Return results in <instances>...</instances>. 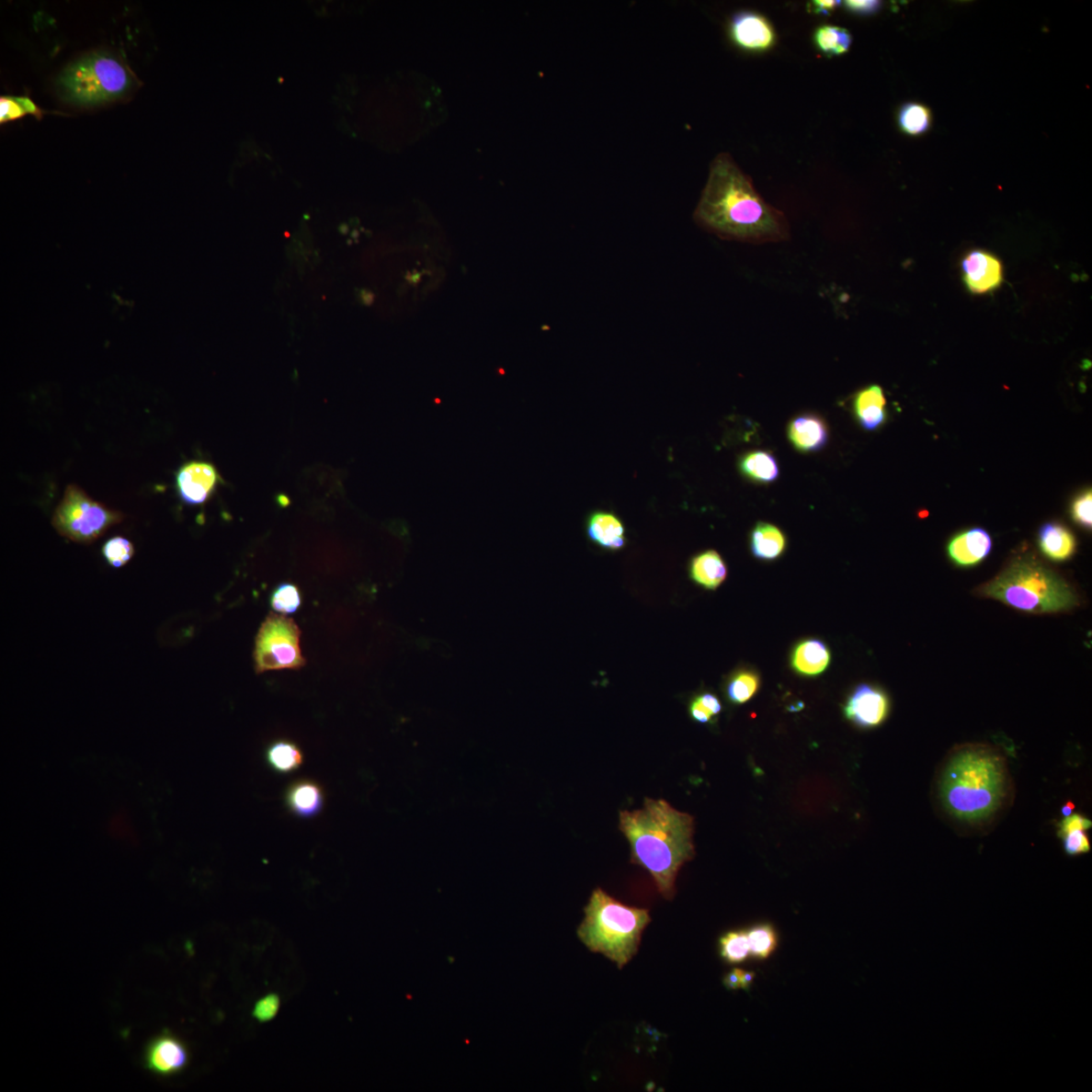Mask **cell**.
<instances>
[{"mask_svg":"<svg viewBox=\"0 0 1092 1092\" xmlns=\"http://www.w3.org/2000/svg\"><path fill=\"white\" fill-rule=\"evenodd\" d=\"M103 554L108 564L120 568L134 555V546L128 540L118 536L105 543Z\"/></svg>","mask_w":1092,"mask_h":1092,"instance_id":"4dcf8cb0","label":"cell"},{"mask_svg":"<svg viewBox=\"0 0 1092 1092\" xmlns=\"http://www.w3.org/2000/svg\"><path fill=\"white\" fill-rule=\"evenodd\" d=\"M886 399L878 384H872L859 392L854 398V411L861 427L869 431L878 429L886 420Z\"/></svg>","mask_w":1092,"mask_h":1092,"instance_id":"2e32d148","label":"cell"},{"mask_svg":"<svg viewBox=\"0 0 1092 1092\" xmlns=\"http://www.w3.org/2000/svg\"><path fill=\"white\" fill-rule=\"evenodd\" d=\"M123 519L120 512L106 507L76 485L69 484L53 514L52 524L63 538L77 543H91Z\"/></svg>","mask_w":1092,"mask_h":1092,"instance_id":"52a82bcc","label":"cell"},{"mask_svg":"<svg viewBox=\"0 0 1092 1092\" xmlns=\"http://www.w3.org/2000/svg\"><path fill=\"white\" fill-rule=\"evenodd\" d=\"M1039 545L1041 552L1047 558L1055 562H1064L1075 554L1076 540L1075 535L1058 523H1046L1039 531Z\"/></svg>","mask_w":1092,"mask_h":1092,"instance_id":"e0dca14e","label":"cell"},{"mask_svg":"<svg viewBox=\"0 0 1092 1092\" xmlns=\"http://www.w3.org/2000/svg\"><path fill=\"white\" fill-rule=\"evenodd\" d=\"M650 923L649 910L627 906L597 888L585 907L578 937L591 952L602 954L622 969L637 954Z\"/></svg>","mask_w":1092,"mask_h":1092,"instance_id":"5b68a950","label":"cell"},{"mask_svg":"<svg viewBox=\"0 0 1092 1092\" xmlns=\"http://www.w3.org/2000/svg\"><path fill=\"white\" fill-rule=\"evenodd\" d=\"M844 6L848 13L867 17L877 14L882 3L877 0H847Z\"/></svg>","mask_w":1092,"mask_h":1092,"instance_id":"d590c367","label":"cell"},{"mask_svg":"<svg viewBox=\"0 0 1092 1092\" xmlns=\"http://www.w3.org/2000/svg\"><path fill=\"white\" fill-rule=\"evenodd\" d=\"M620 831L631 844V862L649 871L667 900L682 866L695 856L694 818L663 799H644L640 811L620 813Z\"/></svg>","mask_w":1092,"mask_h":1092,"instance_id":"7a4b0ae2","label":"cell"},{"mask_svg":"<svg viewBox=\"0 0 1092 1092\" xmlns=\"http://www.w3.org/2000/svg\"><path fill=\"white\" fill-rule=\"evenodd\" d=\"M1061 837L1064 838L1065 852L1070 856L1086 854L1090 851V842L1086 831L1075 829Z\"/></svg>","mask_w":1092,"mask_h":1092,"instance_id":"836d02e7","label":"cell"},{"mask_svg":"<svg viewBox=\"0 0 1092 1092\" xmlns=\"http://www.w3.org/2000/svg\"><path fill=\"white\" fill-rule=\"evenodd\" d=\"M589 538L601 548L619 551L625 544V529L615 515L596 512L590 516L586 525Z\"/></svg>","mask_w":1092,"mask_h":1092,"instance_id":"ac0fdd59","label":"cell"},{"mask_svg":"<svg viewBox=\"0 0 1092 1092\" xmlns=\"http://www.w3.org/2000/svg\"><path fill=\"white\" fill-rule=\"evenodd\" d=\"M740 470L746 478L761 483H772L779 475L777 461L770 452L767 451H752L745 454L740 461Z\"/></svg>","mask_w":1092,"mask_h":1092,"instance_id":"d4e9b609","label":"cell"},{"mask_svg":"<svg viewBox=\"0 0 1092 1092\" xmlns=\"http://www.w3.org/2000/svg\"><path fill=\"white\" fill-rule=\"evenodd\" d=\"M26 115V111L15 97H3L0 98V121L2 124L9 120L22 119Z\"/></svg>","mask_w":1092,"mask_h":1092,"instance_id":"e575fe53","label":"cell"},{"mask_svg":"<svg viewBox=\"0 0 1092 1092\" xmlns=\"http://www.w3.org/2000/svg\"><path fill=\"white\" fill-rule=\"evenodd\" d=\"M760 687V677L752 672L735 674L726 686L728 700L742 705L751 700Z\"/></svg>","mask_w":1092,"mask_h":1092,"instance_id":"f1b7e54d","label":"cell"},{"mask_svg":"<svg viewBox=\"0 0 1092 1092\" xmlns=\"http://www.w3.org/2000/svg\"><path fill=\"white\" fill-rule=\"evenodd\" d=\"M755 978H756L755 973H750V971L743 970L742 971V989L746 990V991L750 990L752 984H754Z\"/></svg>","mask_w":1092,"mask_h":1092,"instance_id":"7bdbcfd3","label":"cell"},{"mask_svg":"<svg viewBox=\"0 0 1092 1092\" xmlns=\"http://www.w3.org/2000/svg\"><path fill=\"white\" fill-rule=\"evenodd\" d=\"M302 754L300 747L291 742L279 741L271 744L267 750V761L273 771L288 774L296 771L302 764Z\"/></svg>","mask_w":1092,"mask_h":1092,"instance_id":"484cf974","label":"cell"},{"mask_svg":"<svg viewBox=\"0 0 1092 1092\" xmlns=\"http://www.w3.org/2000/svg\"><path fill=\"white\" fill-rule=\"evenodd\" d=\"M720 954L725 962L740 964L750 957L747 932L745 929L733 930L720 939Z\"/></svg>","mask_w":1092,"mask_h":1092,"instance_id":"83f0119b","label":"cell"},{"mask_svg":"<svg viewBox=\"0 0 1092 1092\" xmlns=\"http://www.w3.org/2000/svg\"><path fill=\"white\" fill-rule=\"evenodd\" d=\"M301 604V592L298 586L291 583L280 584L270 597L272 609L283 615L296 613Z\"/></svg>","mask_w":1092,"mask_h":1092,"instance_id":"f546056e","label":"cell"},{"mask_svg":"<svg viewBox=\"0 0 1092 1092\" xmlns=\"http://www.w3.org/2000/svg\"><path fill=\"white\" fill-rule=\"evenodd\" d=\"M689 711L693 721L698 723L707 724L712 722L711 714L696 700L691 702Z\"/></svg>","mask_w":1092,"mask_h":1092,"instance_id":"ab89813d","label":"cell"},{"mask_svg":"<svg viewBox=\"0 0 1092 1092\" xmlns=\"http://www.w3.org/2000/svg\"><path fill=\"white\" fill-rule=\"evenodd\" d=\"M889 712L888 695L880 688L868 684L859 685L844 706L847 720L865 730L882 725Z\"/></svg>","mask_w":1092,"mask_h":1092,"instance_id":"9c48e42d","label":"cell"},{"mask_svg":"<svg viewBox=\"0 0 1092 1092\" xmlns=\"http://www.w3.org/2000/svg\"><path fill=\"white\" fill-rule=\"evenodd\" d=\"M962 270L965 286L974 295L994 291L1004 281L1000 260L984 250L968 253L962 261Z\"/></svg>","mask_w":1092,"mask_h":1092,"instance_id":"4fadbf2b","label":"cell"},{"mask_svg":"<svg viewBox=\"0 0 1092 1092\" xmlns=\"http://www.w3.org/2000/svg\"><path fill=\"white\" fill-rule=\"evenodd\" d=\"M746 932L748 945H750V957L756 960H766L775 952L779 938L772 925H756Z\"/></svg>","mask_w":1092,"mask_h":1092,"instance_id":"4316f807","label":"cell"},{"mask_svg":"<svg viewBox=\"0 0 1092 1092\" xmlns=\"http://www.w3.org/2000/svg\"><path fill=\"white\" fill-rule=\"evenodd\" d=\"M280 1008V997L277 994H269L260 998L253 1008L252 1016L259 1023H267L275 1018Z\"/></svg>","mask_w":1092,"mask_h":1092,"instance_id":"1f68e13d","label":"cell"},{"mask_svg":"<svg viewBox=\"0 0 1092 1092\" xmlns=\"http://www.w3.org/2000/svg\"><path fill=\"white\" fill-rule=\"evenodd\" d=\"M221 475L215 465L192 461L182 465L176 473V488L182 501L188 505L206 503L215 493Z\"/></svg>","mask_w":1092,"mask_h":1092,"instance_id":"8fae6325","label":"cell"},{"mask_svg":"<svg viewBox=\"0 0 1092 1092\" xmlns=\"http://www.w3.org/2000/svg\"><path fill=\"white\" fill-rule=\"evenodd\" d=\"M788 438L798 451H818L827 442V427L824 420L815 415H802L789 423Z\"/></svg>","mask_w":1092,"mask_h":1092,"instance_id":"9a60e30c","label":"cell"},{"mask_svg":"<svg viewBox=\"0 0 1092 1092\" xmlns=\"http://www.w3.org/2000/svg\"><path fill=\"white\" fill-rule=\"evenodd\" d=\"M286 802L289 811L293 814L299 817H313L321 812L324 793L316 782L301 780L290 786Z\"/></svg>","mask_w":1092,"mask_h":1092,"instance_id":"d6986e66","label":"cell"},{"mask_svg":"<svg viewBox=\"0 0 1092 1092\" xmlns=\"http://www.w3.org/2000/svg\"><path fill=\"white\" fill-rule=\"evenodd\" d=\"M831 663V653L821 641L808 640L799 643L792 655L796 672L807 677L823 674Z\"/></svg>","mask_w":1092,"mask_h":1092,"instance_id":"ffe728a7","label":"cell"},{"mask_svg":"<svg viewBox=\"0 0 1092 1092\" xmlns=\"http://www.w3.org/2000/svg\"><path fill=\"white\" fill-rule=\"evenodd\" d=\"M690 575L696 584L708 590H715L726 579L727 569L720 554L714 551H708L698 554L692 560Z\"/></svg>","mask_w":1092,"mask_h":1092,"instance_id":"44dd1931","label":"cell"},{"mask_svg":"<svg viewBox=\"0 0 1092 1092\" xmlns=\"http://www.w3.org/2000/svg\"><path fill=\"white\" fill-rule=\"evenodd\" d=\"M1092 823L1088 818L1080 814H1070L1065 816L1064 821L1060 824L1059 836H1064L1075 829H1082V831H1088L1091 828Z\"/></svg>","mask_w":1092,"mask_h":1092,"instance_id":"8d00e7d4","label":"cell"},{"mask_svg":"<svg viewBox=\"0 0 1092 1092\" xmlns=\"http://www.w3.org/2000/svg\"><path fill=\"white\" fill-rule=\"evenodd\" d=\"M300 641L301 631L295 621L286 616L269 614L256 636V673L301 669L306 660L302 657Z\"/></svg>","mask_w":1092,"mask_h":1092,"instance_id":"ba28073f","label":"cell"},{"mask_svg":"<svg viewBox=\"0 0 1092 1092\" xmlns=\"http://www.w3.org/2000/svg\"><path fill=\"white\" fill-rule=\"evenodd\" d=\"M698 226L723 240L764 245L791 235L781 210L768 205L730 154L712 161L694 211Z\"/></svg>","mask_w":1092,"mask_h":1092,"instance_id":"6da1fadb","label":"cell"},{"mask_svg":"<svg viewBox=\"0 0 1092 1092\" xmlns=\"http://www.w3.org/2000/svg\"><path fill=\"white\" fill-rule=\"evenodd\" d=\"M133 85L128 68L117 58L96 53L70 64L58 79L69 103L95 106L124 96Z\"/></svg>","mask_w":1092,"mask_h":1092,"instance_id":"8992f818","label":"cell"},{"mask_svg":"<svg viewBox=\"0 0 1092 1092\" xmlns=\"http://www.w3.org/2000/svg\"><path fill=\"white\" fill-rule=\"evenodd\" d=\"M188 1064V1051L184 1041L164 1031L149 1041L144 1054L145 1067L159 1076L180 1074Z\"/></svg>","mask_w":1092,"mask_h":1092,"instance_id":"7c38bea8","label":"cell"},{"mask_svg":"<svg viewBox=\"0 0 1092 1092\" xmlns=\"http://www.w3.org/2000/svg\"><path fill=\"white\" fill-rule=\"evenodd\" d=\"M813 43L826 57L842 56L851 48L853 36L845 28L825 25L814 30Z\"/></svg>","mask_w":1092,"mask_h":1092,"instance_id":"cb8c5ba5","label":"cell"},{"mask_svg":"<svg viewBox=\"0 0 1092 1092\" xmlns=\"http://www.w3.org/2000/svg\"><path fill=\"white\" fill-rule=\"evenodd\" d=\"M1008 791L1005 758L983 745L957 748L939 780V795L949 813L970 823L984 821L998 812Z\"/></svg>","mask_w":1092,"mask_h":1092,"instance_id":"3957f363","label":"cell"},{"mask_svg":"<svg viewBox=\"0 0 1092 1092\" xmlns=\"http://www.w3.org/2000/svg\"><path fill=\"white\" fill-rule=\"evenodd\" d=\"M751 548L756 559L773 561L786 549V538L775 525L760 522L752 532Z\"/></svg>","mask_w":1092,"mask_h":1092,"instance_id":"7402d4cb","label":"cell"},{"mask_svg":"<svg viewBox=\"0 0 1092 1092\" xmlns=\"http://www.w3.org/2000/svg\"><path fill=\"white\" fill-rule=\"evenodd\" d=\"M695 700L700 702L705 708V710L711 714L712 717L720 714L722 711V705L720 700H718V698L711 693H703L700 696H697Z\"/></svg>","mask_w":1092,"mask_h":1092,"instance_id":"f35d334b","label":"cell"},{"mask_svg":"<svg viewBox=\"0 0 1092 1092\" xmlns=\"http://www.w3.org/2000/svg\"><path fill=\"white\" fill-rule=\"evenodd\" d=\"M842 4V2H837V0H815V2L809 3L807 8L808 13L828 17L835 13L836 9Z\"/></svg>","mask_w":1092,"mask_h":1092,"instance_id":"74e56055","label":"cell"},{"mask_svg":"<svg viewBox=\"0 0 1092 1092\" xmlns=\"http://www.w3.org/2000/svg\"><path fill=\"white\" fill-rule=\"evenodd\" d=\"M17 103L24 108L27 114L33 115L40 119L43 117V110L40 109L32 99L27 97H15Z\"/></svg>","mask_w":1092,"mask_h":1092,"instance_id":"b9f144b4","label":"cell"},{"mask_svg":"<svg viewBox=\"0 0 1092 1092\" xmlns=\"http://www.w3.org/2000/svg\"><path fill=\"white\" fill-rule=\"evenodd\" d=\"M742 971L743 969L734 968L730 973L724 976L723 985L726 989L731 991L742 989Z\"/></svg>","mask_w":1092,"mask_h":1092,"instance_id":"60d3db41","label":"cell"},{"mask_svg":"<svg viewBox=\"0 0 1092 1092\" xmlns=\"http://www.w3.org/2000/svg\"><path fill=\"white\" fill-rule=\"evenodd\" d=\"M976 593L1031 614L1067 612L1079 605L1077 593L1066 580L1029 556L1011 562Z\"/></svg>","mask_w":1092,"mask_h":1092,"instance_id":"277c9868","label":"cell"},{"mask_svg":"<svg viewBox=\"0 0 1092 1092\" xmlns=\"http://www.w3.org/2000/svg\"><path fill=\"white\" fill-rule=\"evenodd\" d=\"M897 126L904 135L918 137L927 133L933 126L932 110L918 101H907L900 106L896 115Z\"/></svg>","mask_w":1092,"mask_h":1092,"instance_id":"603a6c76","label":"cell"},{"mask_svg":"<svg viewBox=\"0 0 1092 1092\" xmlns=\"http://www.w3.org/2000/svg\"><path fill=\"white\" fill-rule=\"evenodd\" d=\"M1075 803L1069 802L1064 806V808H1062V814H1064V816H1068V815L1072 814V812L1075 811Z\"/></svg>","mask_w":1092,"mask_h":1092,"instance_id":"ee69618b","label":"cell"},{"mask_svg":"<svg viewBox=\"0 0 1092 1092\" xmlns=\"http://www.w3.org/2000/svg\"><path fill=\"white\" fill-rule=\"evenodd\" d=\"M993 540L984 529H973L954 536L948 544L950 561L959 566H974L987 558Z\"/></svg>","mask_w":1092,"mask_h":1092,"instance_id":"5bb4252c","label":"cell"},{"mask_svg":"<svg viewBox=\"0 0 1092 1092\" xmlns=\"http://www.w3.org/2000/svg\"><path fill=\"white\" fill-rule=\"evenodd\" d=\"M1092 495L1091 491H1086L1072 505V518L1082 528L1091 529L1092 525Z\"/></svg>","mask_w":1092,"mask_h":1092,"instance_id":"d6a6232c","label":"cell"},{"mask_svg":"<svg viewBox=\"0 0 1092 1092\" xmlns=\"http://www.w3.org/2000/svg\"><path fill=\"white\" fill-rule=\"evenodd\" d=\"M732 42L750 53H763L772 49L777 40L775 28L770 20L756 12L734 14L728 26Z\"/></svg>","mask_w":1092,"mask_h":1092,"instance_id":"30bf717a","label":"cell"}]
</instances>
